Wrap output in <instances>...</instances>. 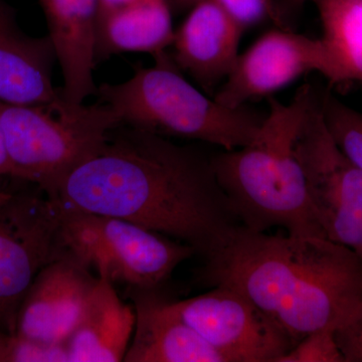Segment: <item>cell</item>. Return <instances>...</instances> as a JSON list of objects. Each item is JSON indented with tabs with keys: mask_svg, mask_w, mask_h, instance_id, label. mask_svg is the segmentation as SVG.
Returning a JSON list of instances; mask_svg holds the SVG:
<instances>
[{
	"mask_svg": "<svg viewBox=\"0 0 362 362\" xmlns=\"http://www.w3.org/2000/svg\"><path fill=\"white\" fill-rule=\"evenodd\" d=\"M51 199L68 209L133 221L192 247L204 261L242 226L211 159L124 124Z\"/></svg>",
	"mask_w": 362,
	"mask_h": 362,
	"instance_id": "6da1fadb",
	"label": "cell"
},
{
	"mask_svg": "<svg viewBox=\"0 0 362 362\" xmlns=\"http://www.w3.org/2000/svg\"><path fill=\"white\" fill-rule=\"evenodd\" d=\"M199 279L246 297L294 346L316 331L337 330L362 300V258L349 247L243 226L204 261Z\"/></svg>",
	"mask_w": 362,
	"mask_h": 362,
	"instance_id": "7a4b0ae2",
	"label": "cell"
},
{
	"mask_svg": "<svg viewBox=\"0 0 362 362\" xmlns=\"http://www.w3.org/2000/svg\"><path fill=\"white\" fill-rule=\"evenodd\" d=\"M318 99L310 85L284 104L269 100V113L249 144L211 158L214 175L245 228L327 239L312 207L296 141Z\"/></svg>",
	"mask_w": 362,
	"mask_h": 362,
	"instance_id": "3957f363",
	"label": "cell"
},
{
	"mask_svg": "<svg viewBox=\"0 0 362 362\" xmlns=\"http://www.w3.org/2000/svg\"><path fill=\"white\" fill-rule=\"evenodd\" d=\"M97 94L99 103L110 107L124 125L201 140L228 151L249 144L264 120L245 107L228 108L206 97L169 65L164 54L156 66L137 68L129 80L101 85Z\"/></svg>",
	"mask_w": 362,
	"mask_h": 362,
	"instance_id": "277c9868",
	"label": "cell"
},
{
	"mask_svg": "<svg viewBox=\"0 0 362 362\" xmlns=\"http://www.w3.org/2000/svg\"><path fill=\"white\" fill-rule=\"evenodd\" d=\"M121 125L107 105L68 106L63 111L0 101V126L13 175L49 197L78 166L95 156Z\"/></svg>",
	"mask_w": 362,
	"mask_h": 362,
	"instance_id": "5b68a950",
	"label": "cell"
},
{
	"mask_svg": "<svg viewBox=\"0 0 362 362\" xmlns=\"http://www.w3.org/2000/svg\"><path fill=\"white\" fill-rule=\"evenodd\" d=\"M59 207L64 246L113 282L156 289L195 255L192 247L133 221Z\"/></svg>",
	"mask_w": 362,
	"mask_h": 362,
	"instance_id": "8992f818",
	"label": "cell"
},
{
	"mask_svg": "<svg viewBox=\"0 0 362 362\" xmlns=\"http://www.w3.org/2000/svg\"><path fill=\"white\" fill-rule=\"evenodd\" d=\"M61 207L44 192L0 195V331L16 334L21 301L35 276L65 251Z\"/></svg>",
	"mask_w": 362,
	"mask_h": 362,
	"instance_id": "52a82bcc",
	"label": "cell"
},
{
	"mask_svg": "<svg viewBox=\"0 0 362 362\" xmlns=\"http://www.w3.org/2000/svg\"><path fill=\"white\" fill-rule=\"evenodd\" d=\"M312 207L326 238L362 258V171L338 148L316 100L296 146Z\"/></svg>",
	"mask_w": 362,
	"mask_h": 362,
	"instance_id": "ba28073f",
	"label": "cell"
},
{
	"mask_svg": "<svg viewBox=\"0 0 362 362\" xmlns=\"http://www.w3.org/2000/svg\"><path fill=\"white\" fill-rule=\"evenodd\" d=\"M170 305L228 362H277L294 347L250 300L225 286Z\"/></svg>",
	"mask_w": 362,
	"mask_h": 362,
	"instance_id": "9c48e42d",
	"label": "cell"
},
{
	"mask_svg": "<svg viewBox=\"0 0 362 362\" xmlns=\"http://www.w3.org/2000/svg\"><path fill=\"white\" fill-rule=\"evenodd\" d=\"M311 71H319L333 84L334 70L323 40L291 30H272L238 56L214 99L228 108H240L251 100L284 89Z\"/></svg>",
	"mask_w": 362,
	"mask_h": 362,
	"instance_id": "30bf717a",
	"label": "cell"
},
{
	"mask_svg": "<svg viewBox=\"0 0 362 362\" xmlns=\"http://www.w3.org/2000/svg\"><path fill=\"white\" fill-rule=\"evenodd\" d=\"M90 269L66 249L45 265L21 301L14 335L65 344L96 285Z\"/></svg>",
	"mask_w": 362,
	"mask_h": 362,
	"instance_id": "8fae6325",
	"label": "cell"
},
{
	"mask_svg": "<svg viewBox=\"0 0 362 362\" xmlns=\"http://www.w3.org/2000/svg\"><path fill=\"white\" fill-rule=\"evenodd\" d=\"M54 61L58 59L49 35H26L13 7L0 0V101L63 110L66 103L52 85Z\"/></svg>",
	"mask_w": 362,
	"mask_h": 362,
	"instance_id": "7c38bea8",
	"label": "cell"
},
{
	"mask_svg": "<svg viewBox=\"0 0 362 362\" xmlns=\"http://www.w3.org/2000/svg\"><path fill=\"white\" fill-rule=\"evenodd\" d=\"M135 328L124 361L228 362L171 308L156 289L130 287Z\"/></svg>",
	"mask_w": 362,
	"mask_h": 362,
	"instance_id": "4fadbf2b",
	"label": "cell"
},
{
	"mask_svg": "<svg viewBox=\"0 0 362 362\" xmlns=\"http://www.w3.org/2000/svg\"><path fill=\"white\" fill-rule=\"evenodd\" d=\"M63 73L61 96L82 106L96 93L93 70L97 62L99 0H40Z\"/></svg>",
	"mask_w": 362,
	"mask_h": 362,
	"instance_id": "5bb4252c",
	"label": "cell"
},
{
	"mask_svg": "<svg viewBox=\"0 0 362 362\" xmlns=\"http://www.w3.org/2000/svg\"><path fill=\"white\" fill-rule=\"evenodd\" d=\"M245 30L214 0L192 7L175 33L176 63L211 90L232 71Z\"/></svg>",
	"mask_w": 362,
	"mask_h": 362,
	"instance_id": "9a60e30c",
	"label": "cell"
},
{
	"mask_svg": "<svg viewBox=\"0 0 362 362\" xmlns=\"http://www.w3.org/2000/svg\"><path fill=\"white\" fill-rule=\"evenodd\" d=\"M103 272L65 345L70 362L124 361L135 328V310L124 303Z\"/></svg>",
	"mask_w": 362,
	"mask_h": 362,
	"instance_id": "2e32d148",
	"label": "cell"
},
{
	"mask_svg": "<svg viewBox=\"0 0 362 362\" xmlns=\"http://www.w3.org/2000/svg\"><path fill=\"white\" fill-rule=\"evenodd\" d=\"M175 33L168 0H138L98 26L97 61L125 52H149L157 58L173 45Z\"/></svg>",
	"mask_w": 362,
	"mask_h": 362,
	"instance_id": "e0dca14e",
	"label": "cell"
},
{
	"mask_svg": "<svg viewBox=\"0 0 362 362\" xmlns=\"http://www.w3.org/2000/svg\"><path fill=\"white\" fill-rule=\"evenodd\" d=\"M322 23L323 40L329 54L333 84H362V0H312Z\"/></svg>",
	"mask_w": 362,
	"mask_h": 362,
	"instance_id": "ac0fdd59",
	"label": "cell"
},
{
	"mask_svg": "<svg viewBox=\"0 0 362 362\" xmlns=\"http://www.w3.org/2000/svg\"><path fill=\"white\" fill-rule=\"evenodd\" d=\"M331 137L346 158L362 171V113L327 94L320 101Z\"/></svg>",
	"mask_w": 362,
	"mask_h": 362,
	"instance_id": "d6986e66",
	"label": "cell"
},
{
	"mask_svg": "<svg viewBox=\"0 0 362 362\" xmlns=\"http://www.w3.org/2000/svg\"><path fill=\"white\" fill-rule=\"evenodd\" d=\"M337 330L326 328L311 333L277 362H346L338 346Z\"/></svg>",
	"mask_w": 362,
	"mask_h": 362,
	"instance_id": "ffe728a7",
	"label": "cell"
},
{
	"mask_svg": "<svg viewBox=\"0 0 362 362\" xmlns=\"http://www.w3.org/2000/svg\"><path fill=\"white\" fill-rule=\"evenodd\" d=\"M0 362H70L65 344H49L8 335Z\"/></svg>",
	"mask_w": 362,
	"mask_h": 362,
	"instance_id": "44dd1931",
	"label": "cell"
},
{
	"mask_svg": "<svg viewBox=\"0 0 362 362\" xmlns=\"http://www.w3.org/2000/svg\"><path fill=\"white\" fill-rule=\"evenodd\" d=\"M235 23L247 28L272 20L279 23L273 0H214Z\"/></svg>",
	"mask_w": 362,
	"mask_h": 362,
	"instance_id": "7402d4cb",
	"label": "cell"
},
{
	"mask_svg": "<svg viewBox=\"0 0 362 362\" xmlns=\"http://www.w3.org/2000/svg\"><path fill=\"white\" fill-rule=\"evenodd\" d=\"M346 362H362V300L349 318L335 332Z\"/></svg>",
	"mask_w": 362,
	"mask_h": 362,
	"instance_id": "603a6c76",
	"label": "cell"
},
{
	"mask_svg": "<svg viewBox=\"0 0 362 362\" xmlns=\"http://www.w3.org/2000/svg\"><path fill=\"white\" fill-rule=\"evenodd\" d=\"M138 0H99V26L112 13L134 4Z\"/></svg>",
	"mask_w": 362,
	"mask_h": 362,
	"instance_id": "cb8c5ba5",
	"label": "cell"
},
{
	"mask_svg": "<svg viewBox=\"0 0 362 362\" xmlns=\"http://www.w3.org/2000/svg\"><path fill=\"white\" fill-rule=\"evenodd\" d=\"M11 175H13V168H11V159H9L8 152H7L4 132L0 126V177Z\"/></svg>",
	"mask_w": 362,
	"mask_h": 362,
	"instance_id": "d4e9b609",
	"label": "cell"
},
{
	"mask_svg": "<svg viewBox=\"0 0 362 362\" xmlns=\"http://www.w3.org/2000/svg\"><path fill=\"white\" fill-rule=\"evenodd\" d=\"M175 6L178 8H192L194 6H197L199 2L204 1V0H171Z\"/></svg>",
	"mask_w": 362,
	"mask_h": 362,
	"instance_id": "484cf974",
	"label": "cell"
},
{
	"mask_svg": "<svg viewBox=\"0 0 362 362\" xmlns=\"http://www.w3.org/2000/svg\"><path fill=\"white\" fill-rule=\"evenodd\" d=\"M7 337H8V335L0 331V352H1L2 349H4V344H6Z\"/></svg>",
	"mask_w": 362,
	"mask_h": 362,
	"instance_id": "4316f807",
	"label": "cell"
},
{
	"mask_svg": "<svg viewBox=\"0 0 362 362\" xmlns=\"http://www.w3.org/2000/svg\"><path fill=\"white\" fill-rule=\"evenodd\" d=\"M293 1L296 2V4H302V2L307 1V0H293Z\"/></svg>",
	"mask_w": 362,
	"mask_h": 362,
	"instance_id": "83f0119b",
	"label": "cell"
},
{
	"mask_svg": "<svg viewBox=\"0 0 362 362\" xmlns=\"http://www.w3.org/2000/svg\"><path fill=\"white\" fill-rule=\"evenodd\" d=\"M6 190H4V189H1V188H0V195L6 194Z\"/></svg>",
	"mask_w": 362,
	"mask_h": 362,
	"instance_id": "f1b7e54d",
	"label": "cell"
}]
</instances>
